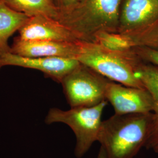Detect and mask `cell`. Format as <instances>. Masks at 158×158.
<instances>
[{"instance_id": "cell-1", "label": "cell", "mask_w": 158, "mask_h": 158, "mask_svg": "<svg viewBox=\"0 0 158 158\" xmlns=\"http://www.w3.org/2000/svg\"><path fill=\"white\" fill-rule=\"evenodd\" d=\"M153 113L114 114L102 124L97 138L107 158H134L152 132Z\"/></svg>"}, {"instance_id": "cell-2", "label": "cell", "mask_w": 158, "mask_h": 158, "mask_svg": "<svg viewBox=\"0 0 158 158\" xmlns=\"http://www.w3.org/2000/svg\"><path fill=\"white\" fill-rule=\"evenodd\" d=\"M122 0H77L55 19L80 41L93 42L102 32H117Z\"/></svg>"}, {"instance_id": "cell-3", "label": "cell", "mask_w": 158, "mask_h": 158, "mask_svg": "<svg viewBox=\"0 0 158 158\" xmlns=\"http://www.w3.org/2000/svg\"><path fill=\"white\" fill-rule=\"evenodd\" d=\"M77 60L111 81L145 89L138 74L142 60L133 48L127 51L113 50L96 43L83 42L81 52Z\"/></svg>"}, {"instance_id": "cell-4", "label": "cell", "mask_w": 158, "mask_h": 158, "mask_svg": "<svg viewBox=\"0 0 158 158\" xmlns=\"http://www.w3.org/2000/svg\"><path fill=\"white\" fill-rule=\"evenodd\" d=\"M117 32L134 47L158 49V0H122Z\"/></svg>"}, {"instance_id": "cell-5", "label": "cell", "mask_w": 158, "mask_h": 158, "mask_svg": "<svg viewBox=\"0 0 158 158\" xmlns=\"http://www.w3.org/2000/svg\"><path fill=\"white\" fill-rule=\"evenodd\" d=\"M106 105L107 102L104 101L95 106L72 107L66 111L52 108L46 117V124L61 123L70 127L76 138L75 155L81 158L97 141L102 114Z\"/></svg>"}, {"instance_id": "cell-6", "label": "cell", "mask_w": 158, "mask_h": 158, "mask_svg": "<svg viewBox=\"0 0 158 158\" xmlns=\"http://www.w3.org/2000/svg\"><path fill=\"white\" fill-rule=\"evenodd\" d=\"M110 80L80 63L62 80L64 94L71 108L93 107L106 101Z\"/></svg>"}, {"instance_id": "cell-7", "label": "cell", "mask_w": 158, "mask_h": 158, "mask_svg": "<svg viewBox=\"0 0 158 158\" xmlns=\"http://www.w3.org/2000/svg\"><path fill=\"white\" fill-rule=\"evenodd\" d=\"M79 64L76 59L62 57H25L11 52L0 55V69L8 66L32 69L60 83Z\"/></svg>"}, {"instance_id": "cell-8", "label": "cell", "mask_w": 158, "mask_h": 158, "mask_svg": "<svg viewBox=\"0 0 158 158\" xmlns=\"http://www.w3.org/2000/svg\"><path fill=\"white\" fill-rule=\"evenodd\" d=\"M106 99L118 115L152 113V97L146 89L117 84L110 80L106 89Z\"/></svg>"}, {"instance_id": "cell-9", "label": "cell", "mask_w": 158, "mask_h": 158, "mask_svg": "<svg viewBox=\"0 0 158 158\" xmlns=\"http://www.w3.org/2000/svg\"><path fill=\"white\" fill-rule=\"evenodd\" d=\"M83 42L25 40L16 37L11 46L12 53L25 57H62L76 59Z\"/></svg>"}, {"instance_id": "cell-10", "label": "cell", "mask_w": 158, "mask_h": 158, "mask_svg": "<svg viewBox=\"0 0 158 158\" xmlns=\"http://www.w3.org/2000/svg\"><path fill=\"white\" fill-rule=\"evenodd\" d=\"M18 31L19 37L23 40L80 41L69 29L56 19L42 15L29 17Z\"/></svg>"}, {"instance_id": "cell-11", "label": "cell", "mask_w": 158, "mask_h": 158, "mask_svg": "<svg viewBox=\"0 0 158 158\" xmlns=\"http://www.w3.org/2000/svg\"><path fill=\"white\" fill-rule=\"evenodd\" d=\"M138 74L153 101V128L152 134L145 145L147 149H153L158 145V67L142 61L138 69Z\"/></svg>"}, {"instance_id": "cell-12", "label": "cell", "mask_w": 158, "mask_h": 158, "mask_svg": "<svg viewBox=\"0 0 158 158\" xmlns=\"http://www.w3.org/2000/svg\"><path fill=\"white\" fill-rule=\"evenodd\" d=\"M29 17L12 10L0 0V55L11 52L8 40L19 30Z\"/></svg>"}, {"instance_id": "cell-13", "label": "cell", "mask_w": 158, "mask_h": 158, "mask_svg": "<svg viewBox=\"0 0 158 158\" xmlns=\"http://www.w3.org/2000/svg\"><path fill=\"white\" fill-rule=\"evenodd\" d=\"M15 11L28 17L42 15L56 19L59 10L53 0H1Z\"/></svg>"}, {"instance_id": "cell-14", "label": "cell", "mask_w": 158, "mask_h": 158, "mask_svg": "<svg viewBox=\"0 0 158 158\" xmlns=\"http://www.w3.org/2000/svg\"><path fill=\"white\" fill-rule=\"evenodd\" d=\"M92 43L118 51L130 50L134 48L128 39L118 32H102L98 34Z\"/></svg>"}, {"instance_id": "cell-15", "label": "cell", "mask_w": 158, "mask_h": 158, "mask_svg": "<svg viewBox=\"0 0 158 158\" xmlns=\"http://www.w3.org/2000/svg\"><path fill=\"white\" fill-rule=\"evenodd\" d=\"M133 50L143 62L158 67V49L144 46H135Z\"/></svg>"}, {"instance_id": "cell-16", "label": "cell", "mask_w": 158, "mask_h": 158, "mask_svg": "<svg viewBox=\"0 0 158 158\" xmlns=\"http://www.w3.org/2000/svg\"><path fill=\"white\" fill-rule=\"evenodd\" d=\"M59 12L67 10L71 8L77 0H53Z\"/></svg>"}, {"instance_id": "cell-17", "label": "cell", "mask_w": 158, "mask_h": 158, "mask_svg": "<svg viewBox=\"0 0 158 158\" xmlns=\"http://www.w3.org/2000/svg\"><path fill=\"white\" fill-rule=\"evenodd\" d=\"M97 158H107L105 150L104 149V148L102 147H101V148H100V149L99 151V152H98Z\"/></svg>"}, {"instance_id": "cell-18", "label": "cell", "mask_w": 158, "mask_h": 158, "mask_svg": "<svg viewBox=\"0 0 158 158\" xmlns=\"http://www.w3.org/2000/svg\"><path fill=\"white\" fill-rule=\"evenodd\" d=\"M153 149L155 151V152H156V153H158V145L157 146H156V147H155Z\"/></svg>"}]
</instances>
